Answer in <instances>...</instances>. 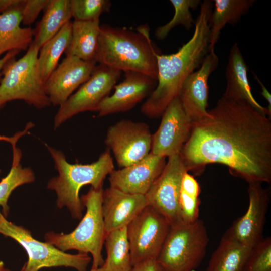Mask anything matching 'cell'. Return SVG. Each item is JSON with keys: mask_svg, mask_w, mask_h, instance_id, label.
<instances>
[{"mask_svg": "<svg viewBox=\"0 0 271 271\" xmlns=\"http://www.w3.org/2000/svg\"><path fill=\"white\" fill-rule=\"evenodd\" d=\"M207 116L194 122L180 154L188 171L226 165L248 183L271 181V122L247 103L222 97Z\"/></svg>", "mask_w": 271, "mask_h": 271, "instance_id": "obj_1", "label": "cell"}, {"mask_svg": "<svg viewBox=\"0 0 271 271\" xmlns=\"http://www.w3.org/2000/svg\"><path fill=\"white\" fill-rule=\"evenodd\" d=\"M212 6L211 1L201 3L192 37L176 53L156 54L157 84L141 106L144 115L150 118L162 115L169 104L178 96L185 79L201 65L210 50L209 21Z\"/></svg>", "mask_w": 271, "mask_h": 271, "instance_id": "obj_2", "label": "cell"}, {"mask_svg": "<svg viewBox=\"0 0 271 271\" xmlns=\"http://www.w3.org/2000/svg\"><path fill=\"white\" fill-rule=\"evenodd\" d=\"M138 32L108 25L100 26L95 61L120 71H133L157 80L156 54L147 26Z\"/></svg>", "mask_w": 271, "mask_h": 271, "instance_id": "obj_3", "label": "cell"}, {"mask_svg": "<svg viewBox=\"0 0 271 271\" xmlns=\"http://www.w3.org/2000/svg\"><path fill=\"white\" fill-rule=\"evenodd\" d=\"M45 146L58 173L49 180L47 188L55 192L58 208L66 207L72 218L81 220L84 207L79 196L80 190L86 185L95 189L102 188L106 177L114 170L110 150H106L91 164H71L62 152L47 144Z\"/></svg>", "mask_w": 271, "mask_h": 271, "instance_id": "obj_4", "label": "cell"}, {"mask_svg": "<svg viewBox=\"0 0 271 271\" xmlns=\"http://www.w3.org/2000/svg\"><path fill=\"white\" fill-rule=\"evenodd\" d=\"M102 188L91 187L80 197L86 210L73 231L67 234L49 231L44 235L45 242L62 251L75 250L78 253L91 254V268L100 267L104 262L102 250L106 232L102 213Z\"/></svg>", "mask_w": 271, "mask_h": 271, "instance_id": "obj_5", "label": "cell"}, {"mask_svg": "<svg viewBox=\"0 0 271 271\" xmlns=\"http://www.w3.org/2000/svg\"><path fill=\"white\" fill-rule=\"evenodd\" d=\"M39 50L33 41L23 56L17 60L12 59L4 66L0 82V109L15 100H23L38 109L51 104L38 68Z\"/></svg>", "mask_w": 271, "mask_h": 271, "instance_id": "obj_6", "label": "cell"}, {"mask_svg": "<svg viewBox=\"0 0 271 271\" xmlns=\"http://www.w3.org/2000/svg\"><path fill=\"white\" fill-rule=\"evenodd\" d=\"M208 242L202 220L180 222L170 226L156 259L166 271H193L203 260Z\"/></svg>", "mask_w": 271, "mask_h": 271, "instance_id": "obj_7", "label": "cell"}, {"mask_svg": "<svg viewBox=\"0 0 271 271\" xmlns=\"http://www.w3.org/2000/svg\"><path fill=\"white\" fill-rule=\"evenodd\" d=\"M0 234L17 241L27 253L28 260L20 271H39L44 268L56 267L87 271L92 260L88 254L68 253L48 243L36 239L30 231L9 221L1 211Z\"/></svg>", "mask_w": 271, "mask_h": 271, "instance_id": "obj_8", "label": "cell"}, {"mask_svg": "<svg viewBox=\"0 0 271 271\" xmlns=\"http://www.w3.org/2000/svg\"><path fill=\"white\" fill-rule=\"evenodd\" d=\"M121 71L99 64L90 78L62 104L54 119L55 129L74 115L87 111H96L101 101L109 95Z\"/></svg>", "mask_w": 271, "mask_h": 271, "instance_id": "obj_9", "label": "cell"}, {"mask_svg": "<svg viewBox=\"0 0 271 271\" xmlns=\"http://www.w3.org/2000/svg\"><path fill=\"white\" fill-rule=\"evenodd\" d=\"M167 220L149 205L127 226L132 266L157 259L170 228Z\"/></svg>", "mask_w": 271, "mask_h": 271, "instance_id": "obj_10", "label": "cell"}, {"mask_svg": "<svg viewBox=\"0 0 271 271\" xmlns=\"http://www.w3.org/2000/svg\"><path fill=\"white\" fill-rule=\"evenodd\" d=\"M186 172L180 153L169 157L162 172L145 195L148 205L162 214L171 226L182 222L179 199Z\"/></svg>", "mask_w": 271, "mask_h": 271, "instance_id": "obj_11", "label": "cell"}, {"mask_svg": "<svg viewBox=\"0 0 271 271\" xmlns=\"http://www.w3.org/2000/svg\"><path fill=\"white\" fill-rule=\"evenodd\" d=\"M152 134L144 122L123 119L110 126L105 143L121 168L140 161L151 152Z\"/></svg>", "mask_w": 271, "mask_h": 271, "instance_id": "obj_12", "label": "cell"}, {"mask_svg": "<svg viewBox=\"0 0 271 271\" xmlns=\"http://www.w3.org/2000/svg\"><path fill=\"white\" fill-rule=\"evenodd\" d=\"M248 188V206L245 213L235 220L224 234L240 244L251 248L261 240L269 193L260 183H250Z\"/></svg>", "mask_w": 271, "mask_h": 271, "instance_id": "obj_13", "label": "cell"}, {"mask_svg": "<svg viewBox=\"0 0 271 271\" xmlns=\"http://www.w3.org/2000/svg\"><path fill=\"white\" fill-rule=\"evenodd\" d=\"M192 124L178 96L167 106L158 129L152 135L150 152L166 158L180 153L189 137Z\"/></svg>", "mask_w": 271, "mask_h": 271, "instance_id": "obj_14", "label": "cell"}, {"mask_svg": "<svg viewBox=\"0 0 271 271\" xmlns=\"http://www.w3.org/2000/svg\"><path fill=\"white\" fill-rule=\"evenodd\" d=\"M219 58L214 49L209 51L200 68L184 80L178 97L188 118L193 123L208 116V79L217 68Z\"/></svg>", "mask_w": 271, "mask_h": 271, "instance_id": "obj_15", "label": "cell"}, {"mask_svg": "<svg viewBox=\"0 0 271 271\" xmlns=\"http://www.w3.org/2000/svg\"><path fill=\"white\" fill-rule=\"evenodd\" d=\"M95 61H85L66 56L45 82V90L51 104L61 105L91 76Z\"/></svg>", "mask_w": 271, "mask_h": 271, "instance_id": "obj_16", "label": "cell"}, {"mask_svg": "<svg viewBox=\"0 0 271 271\" xmlns=\"http://www.w3.org/2000/svg\"><path fill=\"white\" fill-rule=\"evenodd\" d=\"M165 159L150 152L135 164L113 170L109 175L110 186L126 193L145 195L162 172Z\"/></svg>", "mask_w": 271, "mask_h": 271, "instance_id": "obj_17", "label": "cell"}, {"mask_svg": "<svg viewBox=\"0 0 271 271\" xmlns=\"http://www.w3.org/2000/svg\"><path fill=\"white\" fill-rule=\"evenodd\" d=\"M124 78L115 85L111 95L105 98L99 105V116L128 111L147 96L156 85L157 81L144 74L124 72Z\"/></svg>", "mask_w": 271, "mask_h": 271, "instance_id": "obj_18", "label": "cell"}, {"mask_svg": "<svg viewBox=\"0 0 271 271\" xmlns=\"http://www.w3.org/2000/svg\"><path fill=\"white\" fill-rule=\"evenodd\" d=\"M148 205L145 195L126 193L111 186L103 190L102 213L106 233L126 227Z\"/></svg>", "mask_w": 271, "mask_h": 271, "instance_id": "obj_19", "label": "cell"}, {"mask_svg": "<svg viewBox=\"0 0 271 271\" xmlns=\"http://www.w3.org/2000/svg\"><path fill=\"white\" fill-rule=\"evenodd\" d=\"M248 67L237 43L231 47L226 69V87L222 97L248 104L268 116L267 108L260 105L253 97L247 77Z\"/></svg>", "mask_w": 271, "mask_h": 271, "instance_id": "obj_20", "label": "cell"}, {"mask_svg": "<svg viewBox=\"0 0 271 271\" xmlns=\"http://www.w3.org/2000/svg\"><path fill=\"white\" fill-rule=\"evenodd\" d=\"M23 3L21 0L0 14V56L11 51L27 50L33 41L34 30L21 26Z\"/></svg>", "mask_w": 271, "mask_h": 271, "instance_id": "obj_21", "label": "cell"}, {"mask_svg": "<svg viewBox=\"0 0 271 271\" xmlns=\"http://www.w3.org/2000/svg\"><path fill=\"white\" fill-rule=\"evenodd\" d=\"M100 31L99 20H74L72 22L71 41L65 52L66 56H75L85 61H95Z\"/></svg>", "mask_w": 271, "mask_h": 271, "instance_id": "obj_22", "label": "cell"}, {"mask_svg": "<svg viewBox=\"0 0 271 271\" xmlns=\"http://www.w3.org/2000/svg\"><path fill=\"white\" fill-rule=\"evenodd\" d=\"M71 17L70 0H49L41 20L34 29L33 42L40 49Z\"/></svg>", "mask_w": 271, "mask_h": 271, "instance_id": "obj_23", "label": "cell"}, {"mask_svg": "<svg viewBox=\"0 0 271 271\" xmlns=\"http://www.w3.org/2000/svg\"><path fill=\"white\" fill-rule=\"evenodd\" d=\"M214 9L209 18L210 50L214 49L221 31L227 24L234 25L252 6L254 0H215Z\"/></svg>", "mask_w": 271, "mask_h": 271, "instance_id": "obj_24", "label": "cell"}, {"mask_svg": "<svg viewBox=\"0 0 271 271\" xmlns=\"http://www.w3.org/2000/svg\"><path fill=\"white\" fill-rule=\"evenodd\" d=\"M251 249L224 234L205 271H239Z\"/></svg>", "mask_w": 271, "mask_h": 271, "instance_id": "obj_25", "label": "cell"}, {"mask_svg": "<svg viewBox=\"0 0 271 271\" xmlns=\"http://www.w3.org/2000/svg\"><path fill=\"white\" fill-rule=\"evenodd\" d=\"M71 34L72 22L69 21L40 48L38 65L44 82L58 66L61 55L65 53L70 44Z\"/></svg>", "mask_w": 271, "mask_h": 271, "instance_id": "obj_26", "label": "cell"}, {"mask_svg": "<svg viewBox=\"0 0 271 271\" xmlns=\"http://www.w3.org/2000/svg\"><path fill=\"white\" fill-rule=\"evenodd\" d=\"M104 244L106 258L102 267L105 271H130L131 263L126 227L107 233Z\"/></svg>", "mask_w": 271, "mask_h": 271, "instance_id": "obj_27", "label": "cell"}, {"mask_svg": "<svg viewBox=\"0 0 271 271\" xmlns=\"http://www.w3.org/2000/svg\"><path fill=\"white\" fill-rule=\"evenodd\" d=\"M17 143L12 144L13 159L11 169L7 175L0 181V207L3 215L7 217L9 212L8 199L12 192L20 186L33 182L35 176L29 167H22L20 161L21 151L16 147Z\"/></svg>", "mask_w": 271, "mask_h": 271, "instance_id": "obj_28", "label": "cell"}, {"mask_svg": "<svg viewBox=\"0 0 271 271\" xmlns=\"http://www.w3.org/2000/svg\"><path fill=\"white\" fill-rule=\"evenodd\" d=\"M200 187L194 177L186 172L182 179L179 199L181 221L192 223L198 219Z\"/></svg>", "mask_w": 271, "mask_h": 271, "instance_id": "obj_29", "label": "cell"}, {"mask_svg": "<svg viewBox=\"0 0 271 271\" xmlns=\"http://www.w3.org/2000/svg\"><path fill=\"white\" fill-rule=\"evenodd\" d=\"M170 2L174 8V15L169 22L157 28L155 34L158 40L165 39L177 25H181L189 29L193 23H195L190 9H195L201 4L199 0H170Z\"/></svg>", "mask_w": 271, "mask_h": 271, "instance_id": "obj_30", "label": "cell"}, {"mask_svg": "<svg viewBox=\"0 0 271 271\" xmlns=\"http://www.w3.org/2000/svg\"><path fill=\"white\" fill-rule=\"evenodd\" d=\"M70 4L72 17L80 21L99 20L100 15L108 12L111 6L108 0H70Z\"/></svg>", "mask_w": 271, "mask_h": 271, "instance_id": "obj_31", "label": "cell"}, {"mask_svg": "<svg viewBox=\"0 0 271 271\" xmlns=\"http://www.w3.org/2000/svg\"><path fill=\"white\" fill-rule=\"evenodd\" d=\"M239 271H271V238H263L251 248Z\"/></svg>", "mask_w": 271, "mask_h": 271, "instance_id": "obj_32", "label": "cell"}, {"mask_svg": "<svg viewBox=\"0 0 271 271\" xmlns=\"http://www.w3.org/2000/svg\"><path fill=\"white\" fill-rule=\"evenodd\" d=\"M49 0H25L22 9V23L29 26L33 24Z\"/></svg>", "mask_w": 271, "mask_h": 271, "instance_id": "obj_33", "label": "cell"}, {"mask_svg": "<svg viewBox=\"0 0 271 271\" xmlns=\"http://www.w3.org/2000/svg\"><path fill=\"white\" fill-rule=\"evenodd\" d=\"M130 271H166L156 259H149L133 265Z\"/></svg>", "mask_w": 271, "mask_h": 271, "instance_id": "obj_34", "label": "cell"}, {"mask_svg": "<svg viewBox=\"0 0 271 271\" xmlns=\"http://www.w3.org/2000/svg\"><path fill=\"white\" fill-rule=\"evenodd\" d=\"M33 126V124L32 123H29L27 124L25 129L21 131H19L16 133L13 137H7L5 136H0V141H7L11 144V145L13 143H17L18 140L23 136L26 134L28 130Z\"/></svg>", "mask_w": 271, "mask_h": 271, "instance_id": "obj_35", "label": "cell"}, {"mask_svg": "<svg viewBox=\"0 0 271 271\" xmlns=\"http://www.w3.org/2000/svg\"><path fill=\"white\" fill-rule=\"evenodd\" d=\"M255 79L256 80L257 82L260 85L261 88V95L263 96V97L267 100L268 103V107L267 108L268 113V116H269V117L270 118V114H271V95L269 91L267 90V89L266 88V87L264 86V85L262 84V83L260 81V80L259 79L258 77L255 75L254 74Z\"/></svg>", "mask_w": 271, "mask_h": 271, "instance_id": "obj_36", "label": "cell"}, {"mask_svg": "<svg viewBox=\"0 0 271 271\" xmlns=\"http://www.w3.org/2000/svg\"><path fill=\"white\" fill-rule=\"evenodd\" d=\"M20 52V51L16 50L11 51L6 53L2 58H0V78L2 71L6 64L12 59L15 58Z\"/></svg>", "mask_w": 271, "mask_h": 271, "instance_id": "obj_37", "label": "cell"}, {"mask_svg": "<svg viewBox=\"0 0 271 271\" xmlns=\"http://www.w3.org/2000/svg\"><path fill=\"white\" fill-rule=\"evenodd\" d=\"M21 0H0V14L12 6L18 4Z\"/></svg>", "mask_w": 271, "mask_h": 271, "instance_id": "obj_38", "label": "cell"}, {"mask_svg": "<svg viewBox=\"0 0 271 271\" xmlns=\"http://www.w3.org/2000/svg\"><path fill=\"white\" fill-rule=\"evenodd\" d=\"M90 271H105L103 268L101 266L96 268H91Z\"/></svg>", "mask_w": 271, "mask_h": 271, "instance_id": "obj_39", "label": "cell"}, {"mask_svg": "<svg viewBox=\"0 0 271 271\" xmlns=\"http://www.w3.org/2000/svg\"><path fill=\"white\" fill-rule=\"evenodd\" d=\"M4 267L5 266L3 261L0 260V271H3Z\"/></svg>", "mask_w": 271, "mask_h": 271, "instance_id": "obj_40", "label": "cell"}, {"mask_svg": "<svg viewBox=\"0 0 271 271\" xmlns=\"http://www.w3.org/2000/svg\"><path fill=\"white\" fill-rule=\"evenodd\" d=\"M3 271H11L10 269L6 268L5 267L4 268Z\"/></svg>", "mask_w": 271, "mask_h": 271, "instance_id": "obj_41", "label": "cell"}, {"mask_svg": "<svg viewBox=\"0 0 271 271\" xmlns=\"http://www.w3.org/2000/svg\"><path fill=\"white\" fill-rule=\"evenodd\" d=\"M1 170H0V174H1Z\"/></svg>", "mask_w": 271, "mask_h": 271, "instance_id": "obj_42", "label": "cell"}]
</instances>
